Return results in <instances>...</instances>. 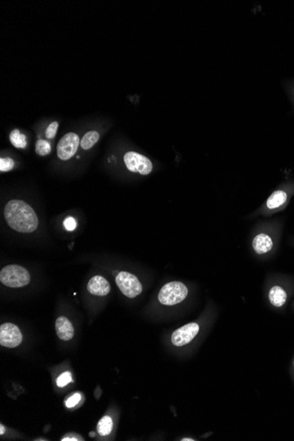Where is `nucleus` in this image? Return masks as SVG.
<instances>
[{"label":"nucleus","mask_w":294,"mask_h":441,"mask_svg":"<svg viewBox=\"0 0 294 441\" xmlns=\"http://www.w3.org/2000/svg\"><path fill=\"white\" fill-rule=\"evenodd\" d=\"M4 215L7 225L17 232L29 234L38 226V218L35 211L22 200L9 201L5 207Z\"/></svg>","instance_id":"f257e3e1"},{"label":"nucleus","mask_w":294,"mask_h":441,"mask_svg":"<svg viewBox=\"0 0 294 441\" xmlns=\"http://www.w3.org/2000/svg\"><path fill=\"white\" fill-rule=\"evenodd\" d=\"M0 281L8 287L19 288L29 285L30 275L29 271L22 266L11 264L4 267L0 272Z\"/></svg>","instance_id":"f03ea898"},{"label":"nucleus","mask_w":294,"mask_h":441,"mask_svg":"<svg viewBox=\"0 0 294 441\" xmlns=\"http://www.w3.org/2000/svg\"><path fill=\"white\" fill-rule=\"evenodd\" d=\"M188 288L182 282L168 283L159 292V301L162 305L174 306L184 301L188 295Z\"/></svg>","instance_id":"7ed1b4c3"},{"label":"nucleus","mask_w":294,"mask_h":441,"mask_svg":"<svg viewBox=\"0 0 294 441\" xmlns=\"http://www.w3.org/2000/svg\"><path fill=\"white\" fill-rule=\"evenodd\" d=\"M116 282L121 292L128 298H136L142 292L141 283L131 273L121 271L116 277Z\"/></svg>","instance_id":"20e7f679"},{"label":"nucleus","mask_w":294,"mask_h":441,"mask_svg":"<svg viewBox=\"0 0 294 441\" xmlns=\"http://www.w3.org/2000/svg\"><path fill=\"white\" fill-rule=\"evenodd\" d=\"M124 160L127 169L133 173L147 175L152 171V161L140 153L128 152L124 155Z\"/></svg>","instance_id":"39448f33"},{"label":"nucleus","mask_w":294,"mask_h":441,"mask_svg":"<svg viewBox=\"0 0 294 441\" xmlns=\"http://www.w3.org/2000/svg\"><path fill=\"white\" fill-rule=\"evenodd\" d=\"M80 145L79 137L77 134L67 133L62 136L57 144V156L62 160H67L71 159L78 151V147Z\"/></svg>","instance_id":"423d86ee"},{"label":"nucleus","mask_w":294,"mask_h":441,"mask_svg":"<svg viewBox=\"0 0 294 441\" xmlns=\"http://www.w3.org/2000/svg\"><path fill=\"white\" fill-rule=\"evenodd\" d=\"M22 342V334L19 328L13 323H4L0 326V344L7 348H15Z\"/></svg>","instance_id":"0eeeda50"},{"label":"nucleus","mask_w":294,"mask_h":441,"mask_svg":"<svg viewBox=\"0 0 294 441\" xmlns=\"http://www.w3.org/2000/svg\"><path fill=\"white\" fill-rule=\"evenodd\" d=\"M199 332V325L196 322H190L179 328L172 334L171 341L174 346L182 347L190 343Z\"/></svg>","instance_id":"6e6552de"},{"label":"nucleus","mask_w":294,"mask_h":441,"mask_svg":"<svg viewBox=\"0 0 294 441\" xmlns=\"http://www.w3.org/2000/svg\"><path fill=\"white\" fill-rule=\"evenodd\" d=\"M87 290L93 295L106 296L110 292V285L103 276H95L89 280Z\"/></svg>","instance_id":"1a4fd4ad"},{"label":"nucleus","mask_w":294,"mask_h":441,"mask_svg":"<svg viewBox=\"0 0 294 441\" xmlns=\"http://www.w3.org/2000/svg\"><path fill=\"white\" fill-rule=\"evenodd\" d=\"M56 331L57 337L63 341H69L73 338L74 335L73 324L68 320V318L64 316L57 318L56 321Z\"/></svg>","instance_id":"9d476101"},{"label":"nucleus","mask_w":294,"mask_h":441,"mask_svg":"<svg viewBox=\"0 0 294 441\" xmlns=\"http://www.w3.org/2000/svg\"><path fill=\"white\" fill-rule=\"evenodd\" d=\"M273 241L269 235L265 234L256 235L253 240V248L258 254H263L272 250Z\"/></svg>","instance_id":"9b49d317"},{"label":"nucleus","mask_w":294,"mask_h":441,"mask_svg":"<svg viewBox=\"0 0 294 441\" xmlns=\"http://www.w3.org/2000/svg\"><path fill=\"white\" fill-rule=\"evenodd\" d=\"M286 292L281 286H273L269 292V299L274 307L280 308L286 302Z\"/></svg>","instance_id":"f8f14e48"},{"label":"nucleus","mask_w":294,"mask_h":441,"mask_svg":"<svg viewBox=\"0 0 294 441\" xmlns=\"http://www.w3.org/2000/svg\"><path fill=\"white\" fill-rule=\"evenodd\" d=\"M287 200V194L285 191H277L268 198L266 205L269 209H276L282 206Z\"/></svg>","instance_id":"ddd939ff"},{"label":"nucleus","mask_w":294,"mask_h":441,"mask_svg":"<svg viewBox=\"0 0 294 441\" xmlns=\"http://www.w3.org/2000/svg\"><path fill=\"white\" fill-rule=\"evenodd\" d=\"M99 138H100V135L97 131L95 130L88 131L87 133L85 134V136H83L82 140L80 141V146L82 147V149H91L93 146L98 142Z\"/></svg>","instance_id":"4468645a"},{"label":"nucleus","mask_w":294,"mask_h":441,"mask_svg":"<svg viewBox=\"0 0 294 441\" xmlns=\"http://www.w3.org/2000/svg\"><path fill=\"white\" fill-rule=\"evenodd\" d=\"M113 430V420L110 416H103L97 425V432L101 436H107L110 434Z\"/></svg>","instance_id":"2eb2a0df"},{"label":"nucleus","mask_w":294,"mask_h":441,"mask_svg":"<svg viewBox=\"0 0 294 441\" xmlns=\"http://www.w3.org/2000/svg\"><path fill=\"white\" fill-rule=\"evenodd\" d=\"M10 141L13 146L19 149H24L27 146V138L24 134L21 133L19 130H13L10 133Z\"/></svg>","instance_id":"dca6fc26"},{"label":"nucleus","mask_w":294,"mask_h":441,"mask_svg":"<svg viewBox=\"0 0 294 441\" xmlns=\"http://www.w3.org/2000/svg\"><path fill=\"white\" fill-rule=\"evenodd\" d=\"M35 152L40 156H46L51 152V144L43 140H39L35 146Z\"/></svg>","instance_id":"f3484780"},{"label":"nucleus","mask_w":294,"mask_h":441,"mask_svg":"<svg viewBox=\"0 0 294 441\" xmlns=\"http://www.w3.org/2000/svg\"><path fill=\"white\" fill-rule=\"evenodd\" d=\"M14 168V161L11 158H1L0 159V171H11Z\"/></svg>","instance_id":"a211bd4d"},{"label":"nucleus","mask_w":294,"mask_h":441,"mask_svg":"<svg viewBox=\"0 0 294 441\" xmlns=\"http://www.w3.org/2000/svg\"><path fill=\"white\" fill-rule=\"evenodd\" d=\"M71 381H73L71 373L65 372V373L62 374L59 377L57 378V385L59 387H63L64 386H66Z\"/></svg>","instance_id":"6ab92c4d"},{"label":"nucleus","mask_w":294,"mask_h":441,"mask_svg":"<svg viewBox=\"0 0 294 441\" xmlns=\"http://www.w3.org/2000/svg\"><path fill=\"white\" fill-rule=\"evenodd\" d=\"M57 129H58V123L53 122L48 126L46 130V137L48 138H53L57 135Z\"/></svg>","instance_id":"aec40b11"},{"label":"nucleus","mask_w":294,"mask_h":441,"mask_svg":"<svg viewBox=\"0 0 294 441\" xmlns=\"http://www.w3.org/2000/svg\"><path fill=\"white\" fill-rule=\"evenodd\" d=\"M63 225H64V227H65L67 231H73L77 227L76 219L73 218V217H68V218L64 219Z\"/></svg>","instance_id":"412c9836"},{"label":"nucleus","mask_w":294,"mask_h":441,"mask_svg":"<svg viewBox=\"0 0 294 441\" xmlns=\"http://www.w3.org/2000/svg\"><path fill=\"white\" fill-rule=\"evenodd\" d=\"M80 399H81L80 393H74L73 397H70V398L66 401V406L68 407V408H73V407L75 406V405H77V404L79 403Z\"/></svg>","instance_id":"4be33fe9"},{"label":"nucleus","mask_w":294,"mask_h":441,"mask_svg":"<svg viewBox=\"0 0 294 441\" xmlns=\"http://www.w3.org/2000/svg\"><path fill=\"white\" fill-rule=\"evenodd\" d=\"M62 441H75V440H84L83 439L82 437H80L79 435L75 434V433H70V434H67L62 438L61 439Z\"/></svg>","instance_id":"5701e85b"},{"label":"nucleus","mask_w":294,"mask_h":441,"mask_svg":"<svg viewBox=\"0 0 294 441\" xmlns=\"http://www.w3.org/2000/svg\"><path fill=\"white\" fill-rule=\"evenodd\" d=\"M5 431H6L5 426L3 425H0V435H3L5 433Z\"/></svg>","instance_id":"b1692460"},{"label":"nucleus","mask_w":294,"mask_h":441,"mask_svg":"<svg viewBox=\"0 0 294 441\" xmlns=\"http://www.w3.org/2000/svg\"><path fill=\"white\" fill-rule=\"evenodd\" d=\"M182 440H183V441H188V440L194 441V440H195V439H192V438H183V439H182Z\"/></svg>","instance_id":"393cba45"},{"label":"nucleus","mask_w":294,"mask_h":441,"mask_svg":"<svg viewBox=\"0 0 294 441\" xmlns=\"http://www.w3.org/2000/svg\"><path fill=\"white\" fill-rule=\"evenodd\" d=\"M293 365H294V362H293Z\"/></svg>","instance_id":"a878e982"}]
</instances>
